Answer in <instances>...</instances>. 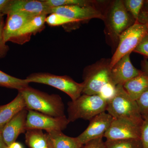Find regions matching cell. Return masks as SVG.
Listing matches in <instances>:
<instances>
[{"instance_id":"6da1fadb","label":"cell","mask_w":148,"mask_h":148,"mask_svg":"<svg viewBox=\"0 0 148 148\" xmlns=\"http://www.w3.org/2000/svg\"><path fill=\"white\" fill-rule=\"evenodd\" d=\"M18 91L24 98L27 110L53 117L66 116L64 102L58 94H48L29 86Z\"/></svg>"},{"instance_id":"7a4b0ae2","label":"cell","mask_w":148,"mask_h":148,"mask_svg":"<svg viewBox=\"0 0 148 148\" xmlns=\"http://www.w3.org/2000/svg\"><path fill=\"white\" fill-rule=\"evenodd\" d=\"M108 102L99 95L83 94L79 98L68 103V119L70 122L79 119L90 120L106 112Z\"/></svg>"},{"instance_id":"3957f363","label":"cell","mask_w":148,"mask_h":148,"mask_svg":"<svg viewBox=\"0 0 148 148\" xmlns=\"http://www.w3.org/2000/svg\"><path fill=\"white\" fill-rule=\"evenodd\" d=\"M106 111L114 119H127L143 121L137 102L128 95L123 85H116V95L108 102Z\"/></svg>"},{"instance_id":"277c9868","label":"cell","mask_w":148,"mask_h":148,"mask_svg":"<svg viewBox=\"0 0 148 148\" xmlns=\"http://www.w3.org/2000/svg\"><path fill=\"white\" fill-rule=\"evenodd\" d=\"M110 61L111 59H102L85 68L83 76L84 88L82 94L98 95L104 85L112 82Z\"/></svg>"},{"instance_id":"5b68a950","label":"cell","mask_w":148,"mask_h":148,"mask_svg":"<svg viewBox=\"0 0 148 148\" xmlns=\"http://www.w3.org/2000/svg\"><path fill=\"white\" fill-rule=\"evenodd\" d=\"M148 34V23L138 21H135L123 32L119 37L117 47L111 59V69L123 57L133 51Z\"/></svg>"},{"instance_id":"8992f818","label":"cell","mask_w":148,"mask_h":148,"mask_svg":"<svg viewBox=\"0 0 148 148\" xmlns=\"http://www.w3.org/2000/svg\"><path fill=\"white\" fill-rule=\"evenodd\" d=\"M26 79L29 83L42 84L57 88L70 96L72 101L79 98L84 88L82 83L76 82L68 76L56 75L49 73H34L29 75Z\"/></svg>"},{"instance_id":"52a82bcc","label":"cell","mask_w":148,"mask_h":148,"mask_svg":"<svg viewBox=\"0 0 148 148\" xmlns=\"http://www.w3.org/2000/svg\"><path fill=\"white\" fill-rule=\"evenodd\" d=\"M125 6L123 1L112 2L106 15V25L109 35L112 39L118 40L123 32L132 25L131 15Z\"/></svg>"},{"instance_id":"ba28073f","label":"cell","mask_w":148,"mask_h":148,"mask_svg":"<svg viewBox=\"0 0 148 148\" xmlns=\"http://www.w3.org/2000/svg\"><path fill=\"white\" fill-rule=\"evenodd\" d=\"M143 122L127 119L114 118L103 137L108 140L140 139Z\"/></svg>"},{"instance_id":"9c48e42d","label":"cell","mask_w":148,"mask_h":148,"mask_svg":"<svg viewBox=\"0 0 148 148\" xmlns=\"http://www.w3.org/2000/svg\"><path fill=\"white\" fill-rule=\"evenodd\" d=\"M66 116L53 117L28 110L26 129L45 130L47 132L52 131H62L66 129L70 123Z\"/></svg>"},{"instance_id":"30bf717a","label":"cell","mask_w":148,"mask_h":148,"mask_svg":"<svg viewBox=\"0 0 148 148\" xmlns=\"http://www.w3.org/2000/svg\"><path fill=\"white\" fill-rule=\"evenodd\" d=\"M113 119L106 112L97 115L90 120L86 129L76 137L77 139L83 145L90 140L103 137Z\"/></svg>"},{"instance_id":"8fae6325","label":"cell","mask_w":148,"mask_h":148,"mask_svg":"<svg viewBox=\"0 0 148 148\" xmlns=\"http://www.w3.org/2000/svg\"><path fill=\"white\" fill-rule=\"evenodd\" d=\"M51 14H58L68 18L78 19L82 21L92 18H99L104 20L105 18L103 12L94 6H63L51 8Z\"/></svg>"},{"instance_id":"7c38bea8","label":"cell","mask_w":148,"mask_h":148,"mask_svg":"<svg viewBox=\"0 0 148 148\" xmlns=\"http://www.w3.org/2000/svg\"><path fill=\"white\" fill-rule=\"evenodd\" d=\"M130 54L128 53L123 57L111 69V80L116 86H123L130 80L143 73L133 66L130 61Z\"/></svg>"},{"instance_id":"4fadbf2b","label":"cell","mask_w":148,"mask_h":148,"mask_svg":"<svg viewBox=\"0 0 148 148\" xmlns=\"http://www.w3.org/2000/svg\"><path fill=\"white\" fill-rule=\"evenodd\" d=\"M28 110L26 108L16 114L2 130L4 141L8 147L15 142L20 134L27 131L26 123Z\"/></svg>"},{"instance_id":"5bb4252c","label":"cell","mask_w":148,"mask_h":148,"mask_svg":"<svg viewBox=\"0 0 148 148\" xmlns=\"http://www.w3.org/2000/svg\"><path fill=\"white\" fill-rule=\"evenodd\" d=\"M3 30L4 40L5 42L10 41L28 21L38 16L20 12H9Z\"/></svg>"},{"instance_id":"9a60e30c","label":"cell","mask_w":148,"mask_h":148,"mask_svg":"<svg viewBox=\"0 0 148 148\" xmlns=\"http://www.w3.org/2000/svg\"><path fill=\"white\" fill-rule=\"evenodd\" d=\"M51 8L43 1L37 0H11L6 15L9 12H20L35 15H48L51 13Z\"/></svg>"},{"instance_id":"2e32d148","label":"cell","mask_w":148,"mask_h":148,"mask_svg":"<svg viewBox=\"0 0 148 148\" xmlns=\"http://www.w3.org/2000/svg\"><path fill=\"white\" fill-rule=\"evenodd\" d=\"M47 16L45 14H41L32 18L22 27L10 42L23 45L29 41L32 35L41 32L45 29Z\"/></svg>"},{"instance_id":"e0dca14e","label":"cell","mask_w":148,"mask_h":148,"mask_svg":"<svg viewBox=\"0 0 148 148\" xmlns=\"http://www.w3.org/2000/svg\"><path fill=\"white\" fill-rule=\"evenodd\" d=\"M26 108L24 98L21 92L18 91L15 98L10 103L0 106V131L15 115Z\"/></svg>"},{"instance_id":"ac0fdd59","label":"cell","mask_w":148,"mask_h":148,"mask_svg":"<svg viewBox=\"0 0 148 148\" xmlns=\"http://www.w3.org/2000/svg\"><path fill=\"white\" fill-rule=\"evenodd\" d=\"M45 134L49 148H80L82 146L76 137L67 136L62 131H49Z\"/></svg>"},{"instance_id":"d6986e66","label":"cell","mask_w":148,"mask_h":148,"mask_svg":"<svg viewBox=\"0 0 148 148\" xmlns=\"http://www.w3.org/2000/svg\"><path fill=\"white\" fill-rule=\"evenodd\" d=\"M123 86L130 97L136 101L140 95L148 90V75L143 72L130 80Z\"/></svg>"},{"instance_id":"ffe728a7","label":"cell","mask_w":148,"mask_h":148,"mask_svg":"<svg viewBox=\"0 0 148 148\" xmlns=\"http://www.w3.org/2000/svg\"><path fill=\"white\" fill-rule=\"evenodd\" d=\"M26 143L31 148L48 147L45 134L40 129H29L25 134Z\"/></svg>"},{"instance_id":"44dd1931","label":"cell","mask_w":148,"mask_h":148,"mask_svg":"<svg viewBox=\"0 0 148 148\" xmlns=\"http://www.w3.org/2000/svg\"><path fill=\"white\" fill-rule=\"evenodd\" d=\"M30 83L26 79H21L10 75L0 70V86L19 90L29 86Z\"/></svg>"},{"instance_id":"7402d4cb","label":"cell","mask_w":148,"mask_h":148,"mask_svg":"<svg viewBox=\"0 0 148 148\" xmlns=\"http://www.w3.org/2000/svg\"><path fill=\"white\" fill-rule=\"evenodd\" d=\"M107 148H143L140 139L106 140Z\"/></svg>"},{"instance_id":"603a6c76","label":"cell","mask_w":148,"mask_h":148,"mask_svg":"<svg viewBox=\"0 0 148 148\" xmlns=\"http://www.w3.org/2000/svg\"><path fill=\"white\" fill-rule=\"evenodd\" d=\"M50 8L63 6L78 5L81 6H94L95 2L88 0H43Z\"/></svg>"},{"instance_id":"cb8c5ba5","label":"cell","mask_w":148,"mask_h":148,"mask_svg":"<svg viewBox=\"0 0 148 148\" xmlns=\"http://www.w3.org/2000/svg\"><path fill=\"white\" fill-rule=\"evenodd\" d=\"M81 21H82L80 20L69 18L55 13L49 14L46 18V23L51 27H56L69 23H76Z\"/></svg>"},{"instance_id":"d4e9b609","label":"cell","mask_w":148,"mask_h":148,"mask_svg":"<svg viewBox=\"0 0 148 148\" xmlns=\"http://www.w3.org/2000/svg\"><path fill=\"white\" fill-rule=\"evenodd\" d=\"M125 8L135 21L139 18L145 1L143 0H125L123 1Z\"/></svg>"},{"instance_id":"484cf974","label":"cell","mask_w":148,"mask_h":148,"mask_svg":"<svg viewBox=\"0 0 148 148\" xmlns=\"http://www.w3.org/2000/svg\"><path fill=\"white\" fill-rule=\"evenodd\" d=\"M116 91V86L110 82L103 86L98 95L108 102L114 97Z\"/></svg>"},{"instance_id":"4316f807","label":"cell","mask_w":148,"mask_h":148,"mask_svg":"<svg viewBox=\"0 0 148 148\" xmlns=\"http://www.w3.org/2000/svg\"><path fill=\"white\" fill-rule=\"evenodd\" d=\"M136 101L143 118L148 116V90L140 95Z\"/></svg>"},{"instance_id":"83f0119b","label":"cell","mask_w":148,"mask_h":148,"mask_svg":"<svg viewBox=\"0 0 148 148\" xmlns=\"http://www.w3.org/2000/svg\"><path fill=\"white\" fill-rule=\"evenodd\" d=\"M5 22L3 16L0 17V58H4L7 54L10 48L4 40L3 30Z\"/></svg>"},{"instance_id":"f1b7e54d","label":"cell","mask_w":148,"mask_h":148,"mask_svg":"<svg viewBox=\"0 0 148 148\" xmlns=\"http://www.w3.org/2000/svg\"><path fill=\"white\" fill-rule=\"evenodd\" d=\"M140 140L143 148H148V116L143 119L141 126Z\"/></svg>"},{"instance_id":"f546056e","label":"cell","mask_w":148,"mask_h":148,"mask_svg":"<svg viewBox=\"0 0 148 148\" xmlns=\"http://www.w3.org/2000/svg\"><path fill=\"white\" fill-rule=\"evenodd\" d=\"M103 138L101 137L90 140L83 145L80 148H107Z\"/></svg>"},{"instance_id":"4dcf8cb0","label":"cell","mask_w":148,"mask_h":148,"mask_svg":"<svg viewBox=\"0 0 148 148\" xmlns=\"http://www.w3.org/2000/svg\"><path fill=\"white\" fill-rule=\"evenodd\" d=\"M133 51L148 57V34L141 41Z\"/></svg>"},{"instance_id":"1f68e13d","label":"cell","mask_w":148,"mask_h":148,"mask_svg":"<svg viewBox=\"0 0 148 148\" xmlns=\"http://www.w3.org/2000/svg\"><path fill=\"white\" fill-rule=\"evenodd\" d=\"M11 0H0V17L6 15L7 10Z\"/></svg>"},{"instance_id":"d6a6232c","label":"cell","mask_w":148,"mask_h":148,"mask_svg":"<svg viewBox=\"0 0 148 148\" xmlns=\"http://www.w3.org/2000/svg\"><path fill=\"white\" fill-rule=\"evenodd\" d=\"M141 66L142 68V71L148 75V61L147 59L145 58L142 61Z\"/></svg>"},{"instance_id":"836d02e7","label":"cell","mask_w":148,"mask_h":148,"mask_svg":"<svg viewBox=\"0 0 148 148\" xmlns=\"http://www.w3.org/2000/svg\"><path fill=\"white\" fill-rule=\"evenodd\" d=\"M138 21L141 22H147L148 23V13L144 12L142 15H140Z\"/></svg>"},{"instance_id":"e575fe53","label":"cell","mask_w":148,"mask_h":148,"mask_svg":"<svg viewBox=\"0 0 148 148\" xmlns=\"http://www.w3.org/2000/svg\"><path fill=\"white\" fill-rule=\"evenodd\" d=\"M8 147L3 139L2 131H0V148H7Z\"/></svg>"},{"instance_id":"d590c367","label":"cell","mask_w":148,"mask_h":148,"mask_svg":"<svg viewBox=\"0 0 148 148\" xmlns=\"http://www.w3.org/2000/svg\"><path fill=\"white\" fill-rule=\"evenodd\" d=\"M8 147H9L10 148H23V147L20 143H16V142L12 143Z\"/></svg>"},{"instance_id":"8d00e7d4","label":"cell","mask_w":148,"mask_h":148,"mask_svg":"<svg viewBox=\"0 0 148 148\" xmlns=\"http://www.w3.org/2000/svg\"><path fill=\"white\" fill-rule=\"evenodd\" d=\"M147 3H148V1H147Z\"/></svg>"},{"instance_id":"74e56055","label":"cell","mask_w":148,"mask_h":148,"mask_svg":"<svg viewBox=\"0 0 148 148\" xmlns=\"http://www.w3.org/2000/svg\"><path fill=\"white\" fill-rule=\"evenodd\" d=\"M7 148H10V147H7Z\"/></svg>"},{"instance_id":"f35d334b","label":"cell","mask_w":148,"mask_h":148,"mask_svg":"<svg viewBox=\"0 0 148 148\" xmlns=\"http://www.w3.org/2000/svg\"><path fill=\"white\" fill-rule=\"evenodd\" d=\"M49 148L48 147H47V148Z\"/></svg>"}]
</instances>
